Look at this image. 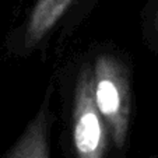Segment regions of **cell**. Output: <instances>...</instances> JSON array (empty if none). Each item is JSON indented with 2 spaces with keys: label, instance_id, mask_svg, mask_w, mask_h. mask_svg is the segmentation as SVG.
I'll use <instances>...</instances> for the list:
<instances>
[{
  "label": "cell",
  "instance_id": "6da1fadb",
  "mask_svg": "<svg viewBox=\"0 0 158 158\" xmlns=\"http://www.w3.org/2000/svg\"><path fill=\"white\" fill-rule=\"evenodd\" d=\"M94 94L118 148H123L130 116V88L125 66L115 56L101 55L94 63Z\"/></svg>",
  "mask_w": 158,
  "mask_h": 158
},
{
  "label": "cell",
  "instance_id": "7a4b0ae2",
  "mask_svg": "<svg viewBox=\"0 0 158 158\" xmlns=\"http://www.w3.org/2000/svg\"><path fill=\"white\" fill-rule=\"evenodd\" d=\"M73 144L77 158H104L106 123L95 102L94 72L84 67L76 84L73 109Z\"/></svg>",
  "mask_w": 158,
  "mask_h": 158
},
{
  "label": "cell",
  "instance_id": "3957f363",
  "mask_svg": "<svg viewBox=\"0 0 158 158\" xmlns=\"http://www.w3.org/2000/svg\"><path fill=\"white\" fill-rule=\"evenodd\" d=\"M49 102L46 98L36 116L4 158H49Z\"/></svg>",
  "mask_w": 158,
  "mask_h": 158
},
{
  "label": "cell",
  "instance_id": "277c9868",
  "mask_svg": "<svg viewBox=\"0 0 158 158\" xmlns=\"http://www.w3.org/2000/svg\"><path fill=\"white\" fill-rule=\"evenodd\" d=\"M72 2L73 0H38L25 30V48L31 49L36 46V44L55 27Z\"/></svg>",
  "mask_w": 158,
  "mask_h": 158
},
{
  "label": "cell",
  "instance_id": "5b68a950",
  "mask_svg": "<svg viewBox=\"0 0 158 158\" xmlns=\"http://www.w3.org/2000/svg\"><path fill=\"white\" fill-rule=\"evenodd\" d=\"M157 27H158V20H157Z\"/></svg>",
  "mask_w": 158,
  "mask_h": 158
}]
</instances>
